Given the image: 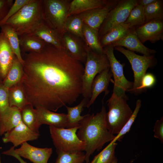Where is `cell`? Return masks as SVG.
<instances>
[{"instance_id": "obj_1", "label": "cell", "mask_w": 163, "mask_h": 163, "mask_svg": "<svg viewBox=\"0 0 163 163\" xmlns=\"http://www.w3.org/2000/svg\"><path fill=\"white\" fill-rule=\"evenodd\" d=\"M21 54L24 62L21 82L34 107L55 112L82 95L84 66L65 50L47 43L40 53Z\"/></svg>"}, {"instance_id": "obj_2", "label": "cell", "mask_w": 163, "mask_h": 163, "mask_svg": "<svg viewBox=\"0 0 163 163\" xmlns=\"http://www.w3.org/2000/svg\"><path fill=\"white\" fill-rule=\"evenodd\" d=\"M106 110L103 105L96 114H87L80 122L77 135L85 144V163H89L90 156L101 149L106 143L111 142L115 136L108 130L106 121Z\"/></svg>"}, {"instance_id": "obj_3", "label": "cell", "mask_w": 163, "mask_h": 163, "mask_svg": "<svg viewBox=\"0 0 163 163\" xmlns=\"http://www.w3.org/2000/svg\"><path fill=\"white\" fill-rule=\"evenodd\" d=\"M43 20V0H32L5 24L11 27L20 36L33 33Z\"/></svg>"}, {"instance_id": "obj_4", "label": "cell", "mask_w": 163, "mask_h": 163, "mask_svg": "<svg viewBox=\"0 0 163 163\" xmlns=\"http://www.w3.org/2000/svg\"><path fill=\"white\" fill-rule=\"evenodd\" d=\"M127 96H118L112 94L107 101L109 110L106 121L109 131L118 134L131 116L133 112L127 103Z\"/></svg>"}, {"instance_id": "obj_5", "label": "cell", "mask_w": 163, "mask_h": 163, "mask_svg": "<svg viewBox=\"0 0 163 163\" xmlns=\"http://www.w3.org/2000/svg\"><path fill=\"white\" fill-rule=\"evenodd\" d=\"M82 77V94L83 98L89 100L91 95L93 81L97 74L110 68L107 57L104 53L99 54L91 50L88 47Z\"/></svg>"}, {"instance_id": "obj_6", "label": "cell", "mask_w": 163, "mask_h": 163, "mask_svg": "<svg viewBox=\"0 0 163 163\" xmlns=\"http://www.w3.org/2000/svg\"><path fill=\"white\" fill-rule=\"evenodd\" d=\"M71 1L43 0V20L62 37Z\"/></svg>"}, {"instance_id": "obj_7", "label": "cell", "mask_w": 163, "mask_h": 163, "mask_svg": "<svg viewBox=\"0 0 163 163\" xmlns=\"http://www.w3.org/2000/svg\"><path fill=\"white\" fill-rule=\"evenodd\" d=\"M115 50L124 55L130 62L133 70L134 82L132 88L129 91L138 95L141 93L140 87L142 79L149 68H153L157 64V61L154 56H140L123 47L116 46Z\"/></svg>"}, {"instance_id": "obj_8", "label": "cell", "mask_w": 163, "mask_h": 163, "mask_svg": "<svg viewBox=\"0 0 163 163\" xmlns=\"http://www.w3.org/2000/svg\"><path fill=\"white\" fill-rule=\"evenodd\" d=\"M78 126L70 128H58L49 126L51 138L56 151L67 152L84 151L85 143L77 135Z\"/></svg>"}, {"instance_id": "obj_9", "label": "cell", "mask_w": 163, "mask_h": 163, "mask_svg": "<svg viewBox=\"0 0 163 163\" xmlns=\"http://www.w3.org/2000/svg\"><path fill=\"white\" fill-rule=\"evenodd\" d=\"M137 5V0H118L109 12L98 30L100 37L113 27L124 23L129 13Z\"/></svg>"}, {"instance_id": "obj_10", "label": "cell", "mask_w": 163, "mask_h": 163, "mask_svg": "<svg viewBox=\"0 0 163 163\" xmlns=\"http://www.w3.org/2000/svg\"><path fill=\"white\" fill-rule=\"evenodd\" d=\"M103 49L109 60L110 70L114 78L113 93L118 96H127L125 92L132 88L133 82L128 81L125 77L123 64L120 63L116 58L113 53L114 48L109 45Z\"/></svg>"}, {"instance_id": "obj_11", "label": "cell", "mask_w": 163, "mask_h": 163, "mask_svg": "<svg viewBox=\"0 0 163 163\" xmlns=\"http://www.w3.org/2000/svg\"><path fill=\"white\" fill-rule=\"evenodd\" d=\"M65 50L74 59L85 64L88 46L81 38L68 32L62 36Z\"/></svg>"}, {"instance_id": "obj_12", "label": "cell", "mask_w": 163, "mask_h": 163, "mask_svg": "<svg viewBox=\"0 0 163 163\" xmlns=\"http://www.w3.org/2000/svg\"><path fill=\"white\" fill-rule=\"evenodd\" d=\"M2 138L4 143H11L15 148L28 141L37 139L39 133L34 132L27 127L22 121L16 126L6 133Z\"/></svg>"}, {"instance_id": "obj_13", "label": "cell", "mask_w": 163, "mask_h": 163, "mask_svg": "<svg viewBox=\"0 0 163 163\" xmlns=\"http://www.w3.org/2000/svg\"><path fill=\"white\" fill-rule=\"evenodd\" d=\"M135 31L142 43L147 41L155 43L163 40V20H153L145 22Z\"/></svg>"}, {"instance_id": "obj_14", "label": "cell", "mask_w": 163, "mask_h": 163, "mask_svg": "<svg viewBox=\"0 0 163 163\" xmlns=\"http://www.w3.org/2000/svg\"><path fill=\"white\" fill-rule=\"evenodd\" d=\"M118 0H109L105 6L90 10L78 15L84 24L91 28L99 29L110 10Z\"/></svg>"}, {"instance_id": "obj_15", "label": "cell", "mask_w": 163, "mask_h": 163, "mask_svg": "<svg viewBox=\"0 0 163 163\" xmlns=\"http://www.w3.org/2000/svg\"><path fill=\"white\" fill-rule=\"evenodd\" d=\"M15 152L21 157L27 159L33 163H47L52 153V148H40L31 145L27 142L14 149Z\"/></svg>"}, {"instance_id": "obj_16", "label": "cell", "mask_w": 163, "mask_h": 163, "mask_svg": "<svg viewBox=\"0 0 163 163\" xmlns=\"http://www.w3.org/2000/svg\"><path fill=\"white\" fill-rule=\"evenodd\" d=\"M110 45L113 48L116 46L125 47L128 50L139 53L147 56H154L156 52L155 50L144 46L137 36L135 30L133 29H130L123 37Z\"/></svg>"}, {"instance_id": "obj_17", "label": "cell", "mask_w": 163, "mask_h": 163, "mask_svg": "<svg viewBox=\"0 0 163 163\" xmlns=\"http://www.w3.org/2000/svg\"><path fill=\"white\" fill-rule=\"evenodd\" d=\"M112 76L110 68L103 70L96 76L92 83L91 97L86 105L87 108H89L94 103L101 92H104V97L109 93V91L108 88Z\"/></svg>"}, {"instance_id": "obj_18", "label": "cell", "mask_w": 163, "mask_h": 163, "mask_svg": "<svg viewBox=\"0 0 163 163\" xmlns=\"http://www.w3.org/2000/svg\"><path fill=\"white\" fill-rule=\"evenodd\" d=\"M15 56L6 37L0 32V80L2 81L10 68Z\"/></svg>"}, {"instance_id": "obj_19", "label": "cell", "mask_w": 163, "mask_h": 163, "mask_svg": "<svg viewBox=\"0 0 163 163\" xmlns=\"http://www.w3.org/2000/svg\"><path fill=\"white\" fill-rule=\"evenodd\" d=\"M35 108L41 125L46 124L56 128H67L66 114L55 113L43 107Z\"/></svg>"}, {"instance_id": "obj_20", "label": "cell", "mask_w": 163, "mask_h": 163, "mask_svg": "<svg viewBox=\"0 0 163 163\" xmlns=\"http://www.w3.org/2000/svg\"><path fill=\"white\" fill-rule=\"evenodd\" d=\"M46 43L60 49L65 50L62 37L43 20L33 33Z\"/></svg>"}, {"instance_id": "obj_21", "label": "cell", "mask_w": 163, "mask_h": 163, "mask_svg": "<svg viewBox=\"0 0 163 163\" xmlns=\"http://www.w3.org/2000/svg\"><path fill=\"white\" fill-rule=\"evenodd\" d=\"M22 121L21 110L16 107H10L0 116V135L10 131Z\"/></svg>"}, {"instance_id": "obj_22", "label": "cell", "mask_w": 163, "mask_h": 163, "mask_svg": "<svg viewBox=\"0 0 163 163\" xmlns=\"http://www.w3.org/2000/svg\"><path fill=\"white\" fill-rule=\"evenodd\" d=\"M19 37L21 53H40L47 44L33 33Z\"/></svg>"}, {"instance_id": "obj_23", "label": "cell", "mask_w": 163, "mask_h": 163, "mask_svg": "<svg viewBox=\"0 0 163 163\" xmlns=\"http://www.w3.org/2000/svg\"><path fill=\"white\" fill-rule=\"evenodd\" d=\"M109 0H73L71 1L68 17L101 8L106 5Z\"/></svg>"}, {"instance_id": "obj_24", "label": "cell", "mask_w": 163, "mask_h": 163, "mask_svg": "<svg viewBox=\"0 0 163 163\" xmlns=\"http://www.w3.org/2000/svg\"><path fill=\"white\" fill-rule=\"evenodd\" d=\"M8 90L10 107H16L21 110L30 104L21 82L9 88Z\"/></svg>"}, {"instance_id": "obj_25", "label": "cell", "mask_w": 163, "mask_h": 163, "mask_svg": "<svg viewBox=\"0 0 163 163\" xmlns=\"http://www.w3.org/2000/svg\"><path fill=\"white\" fill-rule=\"evenodd\" d=\"M130 30L129 25L125 23L113 27L100 37V42L101 46L103 48L119 40L125 36Z\"/></svg>"}, {"instance_id": "obj_26", "label": "cell", "mask_w": 163, "mask_h": 163, "mask_svg": "<svg viewBox=\"0 0 163 163\" xmlns=\"http://www.w3.org/2000/svg\"><path fill=\"white\" fill-rule=\"evenodd\" d=\"M23 74V65L15 56L2 83L8 89L21 82Z\"/></svg>"}, {"instance_id": "obj_27", "label": "cell", "mask_w": 163, "mask_h": 163, "mask_svg": "<svg viewBox=\"0 0 163 163\" xmlns=\"http://www.w3.org/2000/svg\"><path fill=\"white\" fill-rule=\"evenodd\" d=\"M0 27L1 32L5 35L13 53L23 65L24 62L21 55L18 34L11 27L6 24L2 25Z\"/></svg>"}, {"instance_id": "obj_28", "label": "cell", "mask_w": 163, "mask_h": 163, "mask_svg": "<svg viewBox=\"0 0 163 163\" xmlns=\"http://www.w3.org/2000/svg\"><path fill=\"white\" fill-rule=\"evenodd\" d=\"M30 104L26 105L21 110V113L22 121L32 131L39 133V129L41 125L35 108Z\"/></svg>"}, {"instance_id": "obj_29", "label": "cell", "mask_w": 163, "mask_h": 163, "mask_svg": "<svg viewBox=\"0 0 163 163\" xmlns=\"http://www.w3.org/2000/svg\"><path fill=\"white\" fill-rule=\"evenodd\" d=\"M83 35L87 46L94 52L99 54L104 53L99 40L98 30L94 29L84 24Z\"/></svg>"}, {"instance_id": "obj_30", "label": "cell", "mask_w": 163, "mask_h": 163, "mask_svg": "<svg viewBox=\"0 0 163 163\" xmlns=\"http://www.w3.org/2000/svg\"><path fill=\"white\" fill-rule=\"evenodd\" d=\"M89 100L83 98L78 105L74 107L66 106L67 110V128L78 126L80 122L84 119L85 115L82 116L81 113L86 107Z\"/></svg>"}, {"instance_id": "obj_31", "label": "cell", "mask_w": 163, "mask_h": 163, "mask_svg": "<svg viewBox=\"0 0 163 163\" xmlns=\"http://www.w3.org/2000/svg\"><path fill=\"white\" fill-rule=\"evenodd\" d=\"M84 24L82 20L78 14L69 16L64 24V33H69L81 38L84 41L83 35Z\"/></svg>"}, {"instance_id": "obj_32", "label": "cell", "mask_w": 163, "mask_h": 163, "mask_svg": "<svg viewBox=\"0 0 163 163\" xmlns=\"http://www.w3.org/2000/svg\"><path fill=\"white\" fill-rule=\"evenodd\" d=\"M144 7L137 5L131 10L124 23L129 25L130 29L135 30L145 22Z\"/></svg>"}, {"instance_id": "obj_33", "label": "cell", "mask_w": 163, "mask_h": 163, "mask_svg": "<svg viewBox=\"0 0 163 163\" xmlns=\"http://www.w3.org/2000/svg\"><path fill=\"white\" fill-rule=\"evenodd\" d=\"M145 22L153 20H163V1L155 0L144 8Z\"/></svg>"}, {"instance_id": "obj_34", "label": "cell", "mask_w": 163, "mask_h": 163, "mask_svg": "<svg viewBox=\"0 0 163 163\" xmlns=\"http://www.w3.org/2000/svg\"><path fill=\"white\" fill-rule=\"evenodd\" d=\"M58 156L55 163H84L85 153L82 152H67L56 151Z\"/></svg>"}, {"instance_id": "obj_35", "label": "cell", "mask_w": 163, "mask_h": 163, "mask_svg": "<svg viewBox=\"0 0 163 163\" xmlns=\"http://www.w3.org/2000/svg\"><path fill=\"white\" fill-rule=\"evenodd\" d=\"M117 144L110 142V143L100 152L96 155L93 163H112L116 157L115 151Z\"/></svg>"}, {"instance_id": "obj_36", "label": "cell", "mask_w": 163, "mask_h": 163, "mask_svg": "<svg viewBox=\"0 0 163 163\" xmlns=\"http://www.w3.org/2000/svg\"><path fill=\"white\" fill-rule=\"evenodd\" d=\"M141 105V101L140 99L138 100L136 103L135 108L133 112V113L122 129L119 133L115 136V138L111 142H115L117 140H119L123 137L125 134L128 133L130 130V128L135 120L137 114L139 111Z\"/></svg>"}, {"instance_id": "obj_37", "label": "cell", "mask_w": 163, "mask_h": 163, "mask_svg": "<svg viewBox=\"0 0 163 163\" xmlns=\"http://www.w3.org/2000/svg\"><path fill=\"white\" fill-rule=\"evenodd\" d=\"M8 89L0 80V116L10 107L8 99Z\"/></svg>"}, {"instance_id": "obj_38", "label": "cell", "mask_w": 163, "mask_h": 163, "mask_svg": "<svg viewBox=\"0 0 163 163\" xmlns=\"http://www.w3.org/2000/svg\"><path fill=\"white\" fill-rule=\"evenodd\" d=\"M32 0H15L8 14L0 22V27L5 24L10 18L17 13L24 5L29 3Z\"/></svg>"}, {"instance_id": "obj_39", "label": "cell", "mask_w": 163, "mask_h": 163, "mask_svg": "<svg viewBox=\"0 0 163 163\" xmlns=\"http://www.w3.org/2000/svg\"><path fill=\"white\" fill-rule=\"evenodd\" d=\"M155 82L156 78L153 74L151 73H146L142 80L140 87L141 93L145 91L147 88L152 87Z\"/></svg>"}, {"instance_id": "obj_40", "label": "cell", "mask_w": 163, "mask_h": 163, "mask_svg": "<svg viewBox=\"0 0 163 163\" xmlns=\"http://www.w3.org/2000/svg\"><path fill=\"white\" fill-rule=\"evenodd\" d=\"M14 2L13 0H0V22L7 15Z\"/></svg>"}, {"instance_id": "obj_41", "label": "cell", "mask_w": 163, "mask_h": 163, "mask_svg": "<svg viewBox=\"0 0 163 163\" xmlns=\"http://www.w3.org/2000/svg\"><path fill=\"white\" fill-rule=\"evenodd\" d=\"M154 137L158 139L161 143L163 142V117L155 122L153 129Z\"/></svg>"}, {"instance_id": "obj_42", "label": "cell", "mask_w": 163, "mask_h": 163, "mask_svg": "<svg viewBox=\"0 0 163 163\" xmlns=\"http://www.w3.org/2000/svg\"><path fill=\"white\" fill-rule=\"evenodd\" d=\"M14 149L15 148L13 146H12L9 149L3 152L2 153L4 155L11 156L14 157L19 161L20 163H27L21 157L15 152Z\"/></svg>"}, {"instance_id": "obj_43", "label": "cell", "mask_w": 163, "mask_h": 163, "mask_svg": "<svg viewBox=\"0 0 163 163\" xmlns=\"http://www.w3.org/2000/svg\"><path fill=\"white\" fill-rule=\"evenodd\" d=\"M155 0H137V5H141L144 8L154 2Z\"/></svg>"}, {"instance_id": "obj_44", "label": "cell", "mask_w": 163, "mask_h": 163, "mask_svg": "<svg viewBox=\"0 0 163 163\" xmlns=\"http://www.w3.org/2000/svg\"><path fill=\"white\" fill-rule=\"evenodd\" d=\"M118 159L117 157H116L114 160H113L112 163H117Z\"/></svg>"}, {"instance_id": "obj_45", "label": "cell", "mask_w": 163, "mask_h": 163, "mask_svg": "<svg viewBox=\"0 0 163 163\" xmlns=\"http://www.w3.org/2000/svg\"><path fill=\"white\" fill-rule=\"evenodd\" d=\"M0 163H1V156H0Z\"/></svg>"}]
</instances>
